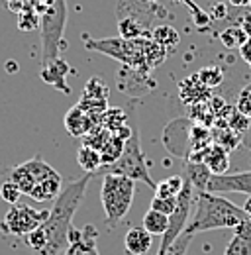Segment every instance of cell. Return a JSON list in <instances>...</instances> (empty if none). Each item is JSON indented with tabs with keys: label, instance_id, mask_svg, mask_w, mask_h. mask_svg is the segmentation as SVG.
I'll return each mask as SVG.
<instances>
[{
	"label": "cell",
	"instance_id": "cell-36",
	"mask_svg": "<svg viewBox=\"0 0 251 255\" xmlns=\"http://www.w3.org/2000/svg\"><path fill=\"white\" fill-rule=\"evenodd\" d=\"M175 2H181V4H187L188 0H175Z\"/></svg>",
	"mask_w": 251,
	"mask_h": 255
},
{
	"label": "cell",
	"instance_id": "cell-32",
	"mask_svg": "<svg viewBox=\"0 0 251 255\" xmlns=\"http://www.w3.org/2000/svg\"><path fill=\"white\" fill-rule=\"evenodd\" d=\"M240 55H242V59L248 63V67L251 69V37L240 47Z\"/></svg>",
	"mask_w": 251,
	"mask_h": 255
},
{
	"label": "cell",
	"instance_id": "cell-21",
	"mask_svg": "<svg viewBox=\"0 0 251 255\" xmlns=\"http://www.w3.org/2000/svg\"><path fill=\"white\" fill-rule=\"evenodd\" d=\"M8 181H12V183L22 191V194H28V196H30L31 191H33V187H35V179H33V175H31L24 165L14 167V169L10 171Z\"/></svg>",
	"mask_w": 251,
	"mask_h": 255
},
{
	"label": "cell",
	"instance_id": "cell-20",
	"mask_svg": "<svg viewBox=\"0 0 251 255\" xmlns=\"http://www.w3.org/2000/svg\"><path fill=\"white\" fill-rule=\"evenodd\" d=\"M124 145L126 141L124 139H120L118 135H110V139L106 141V145L100 149V159H102V167L106 165V167H110L112 163H116V161L120 159V155L124 153Z\"/></svg>",
	"mask_w": 251,
	"mask_h": 255
},
{
	"label": "cell",
	"instance_id": "cell-33",
	"mask_svg": "<svg viewBox=\"0 0 251 255\" xmlns=\"http://www.w3.org/2000/svg\"><path fill=\"white\" fill-rule=\"evenodd\" d=\"M238 26L248 33V37H251V12H246V14L240 18V24H238Z\"/></svg>",
	"mask_w": 251,
	"mask_h": 255
},
{
	"label": "cell",
	"instance_id": "cell-4",
	"mask_svg": "<svg viewBox=\"0 0 251 255\" xmlns=\"http://www.w3.org/2000/svg\"><path fill=\"white\" fill-rule=\"evenodd\" d=\"M133 192H135V181L127 179L124 175H114V173L104 175L100 200H102V208L106 214V222L110 226H116L129 212Z\"/></svg>",
	"mask_w": 251,
	"mask_h": 255
},
{
	"label": "cell",
	"instance_id": "cell-17",
	"mask_svg": "<svg viewBox=\"0 0 251 255\" xmlns=\"http://www.w3.org/2000/svg\"><path fill=\"white\" fill-rule=\"evenodd\" d=\"M59 192H61V177L37 183L30 196L37 202H47V200H55L59 196Z\"/></svg>",
	"mask_w": 251,
	"mask_h": 255
},
{
	"label": "cell",
	"instance_id": "cell-28",
	"mask_svg": "<svg viewBox=\"0 0 251 255\" xmlns=\"http://www.w3.org/2000/svg\"><path fill=\"white\" fill-rule=\"evenodd\" d=\"M0 196H2V200H6L10 206L12 204H18V200H20V196H22V191L12 183V181H4L2 183V187H0Z\"/></svg>",
	"mask_w": 251,
	"mask_h": 255
},
{
	"label": "cell",
	"instance_id": "cell-7",
	"mask_svg": "<svg viewBox=\"0 0 251 255\" xmlns=\"http://www.w3.org/2000/svg\"><path fill=\"white\" fill-rule=\"evenodd\" d=\"M49 212L47 210H37L30 204H12L6 212V216L0 222V230L4 236H14V238H26L33 230H37L41 224L47 220Z\"/></svg>",
	"mask_w": 251,
	"mask_h": 255
},
{
	"label": "cell",
	"instance_id": "cell-3",
	"mask_svg": "<svg viewBox=\"0 0 251 255\" xmlns=\"http://www.w3.org/2000/svg\"><path fill=\"white\" fill-rule=\"evenodd\" d=\"M87 47H91L94 51L106 53L122 63L129 65L133 69H143L149 71L155 65H159L165 59V49L159 47L153 39H143V37H135V39H100V41H87Z\"/></svg>",
	"mask_w": 251,
	"mask_h": 255
},
{
	"label": "cell",
	"instance_id": "cell-24",
	"mask_svg": "<svg viewBox=\"0 0 251 255\" xmlns=\"http://www.w3.org/2000/svg\"><path fill=\"white\" fill-rule=\"evenodd\" d=\"M196 75L206 89H214L224 83V71H222V67H216V65H208L202 71H198Z\"/></svg>",
	"mask_w": 251,
	"mask_h": 255
},
{
	"label": "cell",
	"instance_id": "cell-38",
	"mask_svg": "<svg viewBox=\"0 0 251 255\" xmlns=\"http://www.w3.org/2000/svg\"><path fill=\"white\" fill-rule=\"evenodd\" d=\"M6 2H12V0H6Z\"/></svg>",
	"mask_w": 251,
	"mask_h": 255
},
{
	"label": "cell",
	"instance_id": "cell-31",
	"mask_svg": "<svg viewBox=\"0 0 251 255\" xmlns=\"http://www.w3.org/2000/svg\"><path fill=\"white\" fill-rule=\"evenodd\" d=\"M20 30H33L39 26V14L33 10V8H26L22 14H20V22H18Z\"/></svg>",
	"mask_w": 251,
	"mask_h": 255
},
{
	"label": "cell",
	"instance_id": "cell-29",
	"mask_svg": "<svg viewBox=\"0 0 251 255\" xmlns=\"http://www.w3.org/2000/svg\"><path fill=\"white\" fill-rule=\"evenodd\" d=\"M248 124H250V118L244 116L238 108H232V114L228 116V128L234 129V131H246L248 129Z\"/></svg>",
	"mask_w": 251,
	"mask_h": 255
},
{
	"label": "cell",
	"instance_id": "cell-19",
	"mask_svg": "<svg viewBox=\"0 0 251 255\" xmlns=\"http://www.w3.org/2000/svg\"><path fill=\"white\" fill-rule=\"evenodd\" d=\"M151 236H165L167 228H169V216L163 214V212H157L153 208H149L143 216V224H141Z\"/></svg>",
	"mask_w": 251,
	"mask_h": 255
},
{
	"label": "cell",
	"instance_id": "cell-8",
	"mask_svg": "<svg viewBox=\"0 0 251 255\" xmlns=\"http://www.w3.org/2000/svg\"><path fill=\"white\" fill-rule=\"evenodd\" d=\"M185 177V175H183ZM192 192H194V187L190 185L187 177H185V185H183V191L179 192L177 196V208L175 212L169 216V228L161 240V246H159V252L157 255H163L167 252V248L181 236L185 234L188 224V216H190V208H192Z\"/></svg>",
	"mask_w": 251,
	"mask_h": 255
},
{
	"label": "cell",
	"instance_id": "cell-14",
	"mask_svg": "<svg viewBox=\"0 0 251 255\" xmlns=\"http://www.w3.org/2000/svg\"><path fill=\"white\" fill-rule=\"evenodd\" d=\"M69 65L65 63L63 59H53V61H49V63L43 65V69H41V77H43V81L45 83H49V85H55V87H59L63 93H67L69 89L67 87H63V83H65V77L69 75Z\"/></svg>",
	"mask_w": 251,
	"mask_h": 255
},
{
	"label": "cell",
	"instance_id": "cell-12",
	"mask_svg": "<svg viewBox=\"0 0 251 255\" xmlns=\"http://www.w3.org/2000/svg\"><path fill=\"white\" fill-rule=\"evenodd\" d=\"M224 255H251V220L234 230V238L230 240Z\"/></svg>",
	"mask_w": 251,
	"mask_h": 255
},
{
	"label": "cell",
	"instance_id": "cell-6",
	"mask_svg": "<svg viewBox=\"0 0 251 255\" xmlns=\"http://www.w3.org/2000/svg\"><path fill=\"white\" fill-rule=\"evenodd\" d=\"M106 173H114V175H124L131 181H141L145 185H149L151 189H155L157 185L153 183L149 169H147V161L141 149V139H139V129L137 126L131 129V135L126 139L124 153L120 155V159L112 163L110 167H104V175Z\"/></svg>",
	"mask_w": 251,
	"mask_h": 255
},
{
	"label": "cell",
	"instance_id": "cell-2",
	"mask_svg": "<svg viewBox=\"0 0 251 255\" xmlns=\"http://www.w3.org/2000/svg\"><path fill=\"white\" fill-rule=\"evenodd\" d=\"M248 220L250 218L242 206H236L232 200L220 194L202 191L196 192L194 216L188 220L185 232L190 236H196L200 232H210V230H224V228L236 230L240 224Z\"/></svg>",
	"mask_w": 251,
	"mask_h": 255
},
{
	"label": "cell",
	"instance_id": "cell-15",
	"mask_svg": "<svg viewBox=\"0 0 251 255\" xmlns=\"http://www.w3.org/2000/svg\"><path fill=\"white\" fill-rule=\"evenodd\" d=\"M185 177L190 181V185L194 187V191L202 192L206 191L210 179H212V173L210 169L204 165V163H188L187 171H185Z\"/></svg>",
	"mask_w": 251,
	"mask_h": 255
},
{
	"label": "cell",
	"instance_id": "cell-37",
	"mask_svg": "<svg viewBox=\"0 0 251 255\" xmlns=\"http://www.w3.org/2000/svg\"><path fill=\"white\" fill-rule=\"evenodd\" d=\"M147 2H159V0H147Z\"/></svg>",
	"mask_w": 251,
	"mask_h": 255
},
{
	"label": "cell",
	"instance_id": "cell-35",
	"mask_svg": "<svg viewBox=\"0 0 251 255\" xmlns=\"http://www.w3.org/2000/svg\"><path fill=\"white\" fill-rule=\"evenodd\" d=\"M242 208H244V212L248 214V218H250V220H251V194H250V196H248V200H246V204H244Z\"/></svg>",
	"mask_w": 251,
	"mask_h": 255
},
{
	"label": "cell",
	"instance_id": "cell-34",
	"mask_svg": "<svg viewBox=\"0 0 251 255\" xmlns=\"http://www.w3.org/2000/svg\"><path fill=\"white\" fill-rule=\"evenodd\" d=\"M228 4L234 8H248L251 6V0H228Z\"/></svg>",
	"mask_w": 251,
	"mask_h": 255
},
{
	"label": "cell",
	"instance_id": "cell-16",
	"mask_svg": "<svg viewBox=\"0 0 251 255\" xmlns=\"http://www.w3.org/2000/svg\"><path fill=\"white\" fill-rule=\"evenodd\" d=\"M77 161H79V165L85 169V173L87 175H96V173H100V167H102V159H100V151L98 149H94L91 145H83L81 149H79V153H77Z\"/></svg>",
	"mask_w": 251,
	"mask_h": 255
},
{
	"label": "cell",
	"instance_id": "cell-27",
	"mask_svg": "<svg viewBox=\"0 0 251 255\" xmlns=\"http://www.w3.org/2000/svg\"><path fill=\"white\" fill-rule=\"evenodd\" d=\"M236 108L251 120V83H248L236 98Z\"/></svg>",
	"mask_w": 251,
	"mask_h": 255
},
{
	"label": "cell",
	"instance_id": "cell-5",
	"mask_svg": "<svg viewBox=\"0 0 251 255\" xmlns=\"http://www.w3.org/2000/svg\"><path fill=\"white\" fill-rule=\"evenodd\" d=\"M65 24H67V0H51L49 6L39 14L43 65L53 59H59V49L65 45L63 43Z\"/></svg>",
	"mask_w": 251,
	"mask_h": 255
},
{
	"label": "cell",
	"instance_id": "cell-11",
	"mask_svg": "<svg viewBox=\"0 0 251 255\" xmlns=\"http://www.w3.org/2000/svg\"><path fill=\"white\" fill-rule=\"evenodd\" d=\"M153 246V236L141 226L127 230L124 238V248L127 255H145Z\"/></svg>",
	"mask_w": 251,
	"mask_h": 255
},
{
	"label": "cell",
	"instance_id": "cell-30",
	"mask_svg": "<svg viewBox=\"0 0 251 255\" xmlns=\"http://www.w3.org/2000/svg\"><path fill=\"white\" fill-rule=\"evenodd\" d=\"M149 208H153V210H157V212H163V214L171 216V214L175 212V208H177V198H161V196H153Z\"/></svg>",
	"mask_w": 251,
	"mask_h": 255
},
{
	"label": "cell",
	"instance_id": "cell-1",
	"mask_svg": "<svg viewBox=\"0 0 251 255\" xmlns=\"http://www.w3.org/2000/svg\"><path fill=\"white\" fill-rule=\"evenodd\" d=\"M93 175H85L79 181L69 183L55 198L47 220L37 230L24 238V244L33 255H61L69 246V234L73 230V218L85 198Z\"/></svg>",
	"mask_w": 251,
	"mask_h": 255
},
{
	"label": "cell",
	"instance_id": "cell-23",
	"mask_svg": "<svg viewBox=\"0 0 251 255\" xmlns=\"http://www.w3.org/2000/svg\"><path fill=\"white\" fill-rule=\"evenodd\" d=\"M248 33L244 32L240 26H230L224 32H220V41L226 49H240L248 41Z\"/></svg>",
	"mask_w": 251,
	"mask_h": 255
},
{
	"label": "cell",
	"instance_id": "cell-10",
	"mask_svg": "<svg viewBox=\"0 0 251 255\" xmlns=\"http://www.w3.org/2000/svg\"><path fill=\"white\" fill-rule=\"evenodd\" d=\"M198 161L194 163H204L212 175H226L228 167H230V161H228V151L218 145V143H210L206 145L204 149H200V153L196 155Z\"/></svg>",
	"mask_w": 251,
	"mask_h": 255
},
{
	"label": "cell",
	"instance_id": "cell-18",
	"mask_svg": "<svg viewBox=\"0 0 251 255\" xmlns=\"http://www.w3.org/2000/svg\"><path fill=\"white\" fill-rule=\"evenodd\" d=\"M151 39L155 41L159 47H163V49L167 51V49H173V47L179 45L181 35H179V32H177L173 26L161 24V26H157L155 30L151 32Z\"/></svg>",
	"mask_w": 251,
	"mask_h": 255
},
{
	"label": "cell",
	"instance_id": "cell-9",
	"mask_svg": "<svg viewBox=\"0 0 251 255\" xmlns=\"http://www.w3.org/2000/svg\"><path fill=\"white\" fill-rule=\"evenodd\" d=\"M208 192H244L251 194V169L240 171V173H226V175H212L208 187Z\"/></svg>",
	"mask_w": 251,
	"mask_h": 255
},
{
	"label": "cell",
	"instance_id": "cell-22",
	"mask_svg": "<svg viewBox=\"0 0 251 255\" xmlns=\"http://www.w3.org/2000/svg\"><path fill=\"white\" fill-rule=\"evenodd\" d=\"M183 185H185V177H181V175L167 177L165 181L157 183L155 196H161V198H177L179 192L183 191Z\"/></svg>",
	"mask_w": 251,
	"mask_h": 255
},
{
	"label": "cell",
	"instance_id": "cell-25",
	"mask_svg": "<svg viewBox=\"0 0 251 255\" xmlns=\"http://www.w3.org/2000/svg\"><path fill=\"white\" fill-rule=\"evenodd\" d=\"M81 232H83V250H81V255H98V250H96L98 232L94 230V226H87Z\"/></svg>",
	"mask_w": 251,
	"mask_h": 255
},
{
	"label": "cell",
	"instance_id": "cell-26",
	"mask_svg": "<svg viewBox=\"0 0 251 255\" xmlns=\"http://www.w3.org/2000/svg\"><path fill=\"white\" fill-rule=\"evenodd\" d=\"M192 238L194 236H190V234H181L169 248H167V252L163 255H187V250H188V246H190V242H192Z\"/></svg>",
	"mask_w": 251,
	"mask_h": 255
},
{
	"label": "cell",
	"instance_id": "cell-13",
	"mask_svg": "<svg viewBox=\"0 0 251 255\" xmlns=\"http://www.w3.org/2000/svg\"><path fill=\"white\" fill-rule=\"evenodd\" d=\"M65 126H67L71 135H77V137H79V135H87L94 128L93 122H91V116H89L83 108H79V106H75V108H71V110L67 112Z\"/></svg>",
	"mask_w": 251,
	"mask_h": 255
}]
</instances>
